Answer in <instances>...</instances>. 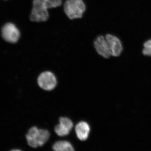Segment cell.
Wrapping results in <instances>:
<instances>
[{"label":"cell","mask_w":151,"mask_h":151,"mask_svg":"<svg viewBox=\"0 0 151 151\" xmlns=\"http://www.w3.org/2000/svg\"><path fill=\"white\" fill-rule=\"evenodd\" d=\"M22 151V150H20V149H13L11 150L10 151Z\"/></svg>","instance_id":"cell-13"},{"label":"cell","mask_w":151,"mask_h":151,"mask_svg":"<svg viewBox=\"0 0 151 151\" xmlns=\"http://www.w3.org/2000/svg\"><path fill=\"white\" fill-rule=\"evenodd\" d=\"M59 122L60 124L64 125L65 127L67 128L70 131H71L72 128H73V122L70 119L67 118V117H61V118H60Z\"/></svg>","instance_id":"cell-12"},{"label":"cell","mask_w":151,"mask_h":151,"mask_svg":"<svg viewBox=\"0 0 151 151\" xmlns=\"http://www.w3.org/2000/svg\"><path fill=\"white\" fill-rule=\"evenodd\" d=\"M142 53L144 56L151 57V37L143 43Z\"/></svg>","instance_id":"cell-11"},{"label":"cell","mask_w":151,"mask_h":151,"mask_svg":"<svg viewBox=\"0 0 151 151\" xmlns=\"http://www.w3.org/2000/svg\"><path fill=\"white\" fill-rule=\"evenodd\" d=\"M94 46L97 53L102 57L108 59L111 56V50L105 35H100L96 37L94 40Z\"/></svg>","instance_id":"cell-7"},{"label":"cell","mask_w":151,"mask_h":151,"mask_svg":"<svg viewBox=\"0 0 151 151\" xmlns=\"http://www.w3.org/2000/svg\"><path fill=\"white\" fill-rule=\"evenodd\" d=\"M63 8L64 14L70 20L82 18L86 10L84 0H65Z\"/></svg>","instance_id":"cell-2"},{"label":"cell","mask_w":151,"mask_h":151,"mask_svg":"<svg viewBox=\"0 0 151 151\" xmlns=\"http://www.w3.org/2000/svg\"><path fill=\"white\" fill-rule=\"evenodd\" d=\"M62 4V0H33L30 15L32 22H45L50 17L49 10L55 9Z\"/></svg>","instance_id":"cell-1"},{"label":"cell","mask_w":151,"mask_h":151,"mask_svg":"<svg viewBox=\"0 0 151 151\" xmlns=\"http://www.w3.org/2000/svg\"><path fill=\"white\" fill-rule=\"evenodd\" d=\"M104 35L111 50V56H120L124 50V45L121 39L117 36L109 33L105 34Z\"/></svg>","instance_id":"cell-5"},{"label":"cell","mask_w":151,"mask_h":151,"mask_svg":"<svg viewBox=\"0 0 151 151\" xmlns=\"http://www.w3.org/2000/svg\"><path fill=\"white\" fill-rule=\"evenodd\" d=\"M1 33L4 40L10 43H16L20 37L19 30L12 23L5 24L2 29Z\"/></svg>","instance_id":"cell-6"},{"label":"cell","mask_w":151,"mask_h":151,"mask_svg":"<svg viewBox=\"0 0 151 151\" xmlns=\"http://www.w3.org/2000/svg\"><path fill=\"white\" fill-rule=\"evenodd\" d=\"M50 133L46 129L33 127L28 131L26 138L28 145L32 148L42 147L48 141Z\"/></svg>","instance_id":"cell-3"},{"label":"cell","mask_w":151,"mask_h":151,"mask_svg":"<svg viewBox=\"0 0 151 151\" xmlns=\"http://www.w3.org/2000/svg\"><path fill=\"white\" fill-rule=\"evenodd\" d=\"M76 134L80 140H86L89 137L90 127L87 122L81 121L76 124L75 128Z\"/></svg>","instance_id":"cell-8"},{"label":"cell","mask_w":151,"mask_h":151,"mask_svg":"<svg viewBox=\"0 0 151 151\" xmlns=\"http://www.w3.org/2000/svg\"><path fill=\"white\" fill-rule=\"evenodd\" d=\"M52 149L54 151H75L72 144L66 140L57 141L52 145Z\"/></svg>","instance_id":"cell-9"},{"label":"cell","mask_w":151,"mask_h":151,"mask_svg":"<svg viewBox=\"0 0 151 151\" xmlns=\"http://www.w3.org/2000/svg\"><path fill=\"white\" fill-rule=\"evenodd\" d=\"M54 131L56 134L59 137H65L69 134L70 131L64 125L61 124H57L54 128Z\"/></svg>","instance_id":"cell-10"},{"label":"cell","mask_w":151,"mask_h":151,"mask_svg":"<svg viewBox=\"0 0 151 151\" xmlns=\"http://www.w3.org/2000/svg\"><path fill=\"white\" fill-rule=\"evenodd\" d=\"M39 86L46 91H51L56 87L57 81L55 75L49 71H44L37 78Z\"/></svg>","instance_id":"cell-4"}]
</instances>
